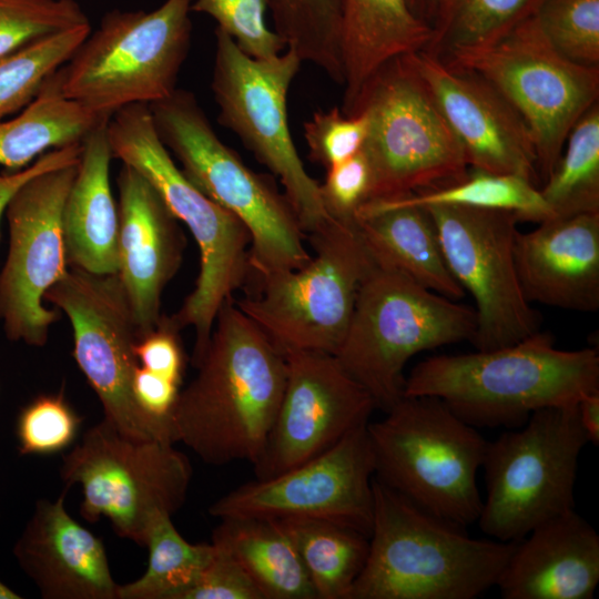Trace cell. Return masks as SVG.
I'll return each mask as SVG.
<instances>
[{
    "label": "cell",
    "mask_w": 599,
    "mask_h": 599,
    "mask_svg": "<svg viewBox=\"0 0 599 599\" xmlns=\"http://www.w3.org/2000/svg\"><path fill=\"white\" fill-rule=\"evenodd\" d=\"M197 374L181 389L174 443L209 465L261 457L286 382L284 354L235 304L220 308Z\"/></svg>",
    "instance_id": "1"
},
{
    "label": "cell",
    "mask_w": 599,
    "mask_h": 599,
    "mask_svg": "<svg viewBox=\"0 0 599 599\" xmlns=\"http://www.w3.org/2000/svg\"><path fill=\"white\" fill-rule=\"evenodd\" d=\"M596 390L597 348L559 349L539 331L495 349L428 357L406 376L404 396L440 398L476 428L512 429L538 409L576 405Z\"/></svg>",
    "instance_id": "2"
},
{
    "label": "cell",
    "mask_w": 599,
    "mask_h": 599,
    "mask_svg": "<svg viewBox=\"0 0 599 599\" xmlns=\"http://www.w3.org/2000/svg\"><path fill=\"white\" fill-rule=\"evenodd\" d=\"M368 554L351 599H474L496 586L515 548L470 537L373 479Z\"/></svg>",
    "instance_id": "3"
},
{
    "label": "cell",
    "mask_w": 599,
    "mask_h": 599,
    "mask_svg": "<svg viewBox=\"0 0 599 599\" xmlns=\"http://www.w3.org/2000/svg\"><path fill=\"white\" fill-rule=\"evenodd\" d=\"M113 158L143 175L172 214L189 229L200 252L193 291L171 315L182 331L195 333L192 364L201 361L222 305L251 271V235L243 222L204 194L182 172L160 140L149 104L125 106L108 120Z\"/></svg>",
    "instance_id": "4"
},
{
    "label": "cell",
    "mask_w": 599,
    "mask_h": 599,
    "mask_svg": "<svg viewBox=\"0 0 599 599\" xmlns=\"http://www.w3.org/2000/svg\"><path fill=\"white\" fill-rule=\"evenodd\" d=\"M149 106L160 140L186 177L247 227L250 265L261 280L311 260L306 234L285 194L221 141L192 92L176 89Z\"/></svg>",
    "instance_id": "5"
},
{
    "label": "cell",
    "mask_w": 599,
    "mask_h": 599,
    "mask_svg": "<svg viewBox=\"0 0 599 599\" xmlns=\"http://www.w3.org/2000/svg\"><path fill=\"white\" fill-rule=\"evenodd\" d=\"M385 413L367 423L375 478L438 518L464 528L476 522L488 441L437 397L404 396Z\"/></svg>",
    "instance_id": "6"
},
{
    "label": "cell",
    "mask_w": 599,
    "mask_h": 599,
    "mask_svg": "<svg viewBox=\"0 0 599 599\" xmlns=\"http://www.w3.org/2000/svg\"><path fill=\"white\" fill-rule=\"evenodd\" d=\"M192 1L106 12L55 72L61 93L103 119L171 95L190 50Z\"/></svg>",
    "instance_id": "7"
},
{
    "label": "cell",
    "mask_w": 599,
    "mask_h": 599,
    "mask_svg": "<svg viewBox=\"0 0 599 599\" xmlns=\"http://www.w3.org/2000/svg\"><path fill=\"white\" fill-rule=\"evenodd\" d=\"M473 307L407 275L375 264L362 283L335 354L345 370L387 412L404 397V368L416 354L473 339Z\"/></svg>",
    "instance_id": "8"
},
{
    "label": "cell",
    "mask_w": 599,
    "mask_h": 599,
    "mask_svg": "<svg viewBox=\"0 0 599 599\" xmlns=\"http://www.w3.org/2000/svg\"><path fill=\"white\" fill-rule=\"evenodd\" d=\"M357 112L368 119L363 148L373 177L368 202L405 197L468 174L464 151L409 54L378 69L346 115Z\"/></svg>",
    "instance_id": "9"
},
{
    "label": "cell",
    "mask_w": 599,
    "mask_h": 599,
    "mask_svg": "<svg viewBox=\"0 0 599 599\" xmlns=\"http://www.w3.org/2000/svg\"><path fill=\"white\" fill-rule=\"evenodd\" d=\"M577 405L538 409L521 427L487 443L486 497L477 520L486 535L519 541L575 509L578 460L589 444Z\"/></svg>",
    "instance_id": "10"
},
{
    "label": "cell",
    "mask_w": 599,
    "mask_h": 599,
    "mask_svg": "<svg viewBox=\"0 0 599 599\" xmlns=\"http://www.w3.org/2000/svg\"><path fill=\"white\" fill-rule=\"evenodd\" d=\"M439 58L451 68L478 74L515 108L531 133L538 176L544 181L560 159L573 125L598 103L599 67L582 65L559 53L535 14L487 45Z\"/></svg>",
    "instance_id": "11"
},
{
    "label": "cell",
    "mask_w": 599,
    "mask_h": 599,
    "mask_svg": "<svg viewBox=\"0 0 599 599\" xmlns=\"http://www.w3.org/2000/svg\"><path fill=\"white\" fill-rule=\"evenodd\" d=\"M309 242L314 255L304 266L263 278L257 295L235 304L283 354L335 355L375 262L356 223L331 220L309 234Z\"/></svg>",
    "instance_id": "12"
},
{
    "label": "cell",
    "mask_w": 599,
    "mask_h": 599,
    "mask_svg": "<svg viewBox=\"0 0 599 599\" xmlns=\"http://www.w3.org/2000/svg\"><path fill=\"white\" fill-rule=\"evenodd\" d=\"M214 34L211 89L219 123L280 180L304 233L319 231L333 219L323 206L319 183L296 151L287 120V94L302 60L290 48L273 58L254 59L221 29Z\"/></svg>",
    "instance_id": "13"
},
{
    "label": "cell",
    "mask_w": 599,
    "mask_h": 599,
    "mask_svg": "<svg viewBox=\"0 0 599 599\" xmlns=\"http://www.w3.org/2000/svg\"><path fill=\"white\" fill-rule=\"evenodd\" d=\"M192 474L174 444L125 437L104 419L84 433L60 468L67 489L81 487L85 520L104 517L118 536L140 546L158 514L172 516L183 506Z\"/></svg>",
    "instance_id": "14"
},
{
    "label": "cell",
    "mask_w": 599,
    "mask_h": 599,
    "mask_svg": "<svg viewBox=\"0 0 599 599\" xmlns=\"http://www.w3.org/2000/svg\"><path fill=\"white\" fill-rule=\"evenodd\" d=\"M44 300L70 319L73 357L100 399L103 419L125 437L169 443L133 394L141 334L118 274L69 267Z\"/></svg>",
    "instance_id": "15"
},
{
    "label": "cell",
    "mask_w": 599,
    "mask_h": 599,
    "mask_svg": "<svg viewBox=\"0 0 599 599\" xmlns=\"http://www.w3.org/2000/svg\"><path fill=\"white\" fill-rule=\"evenodd\" d=\"M78 163L33 175L6 207L9 248L0 272V323L12 342L41 347L59 318L43 301L69 268L62 212Z\"/></svg>",
    "instance_id": "16"
},
{
    "label": "cell",
    "mask_w": 599,
    "mask_h": 599,
    "mask_svg": "<svg viewBox=\"0 0 599 599\" xmlns=\"http://www.w3.org/2000/svg\"><path fill=\"white\" fill-rule=\"evenodd\" d=\"M438 233L447 266L475 301L477 351L515 344L539 332L540 317L525 298L515 266L518 216L510 211L433 205L425 207Z\"/></svg>",
    "instance_id": "17"
},
{
    "label": "cell",
    "mask_w": 599,
    "mask_h": 599,
    "mask_svg": "<svg viewBox=\"0 0 599 599\" xmlns=\"http://www.w3.org/2000/svg\"><path fill=\"white\" fill-rule=\"evenodd\" d=\"M374 477L375 459L365 424L324 453L288 470L234 488L215 500L209 512L219 519H323L369 537Z\"/></svg>",
    "instance_id": "18"
},
{
    "label": "cell",
    "mask_w": 599,
    "mask_h": 599,
    "mask_svg": "<svg viewBox=\"0 0 599 599\" xmlns=\"http://www.w3.org/2000/svg\"><path fill=\"white\" fill-rule=\"evenodd\" d=\"M286 382L282 400L258 460L257 479L288 470L334 446L368 423L376 408L369 393L323 352L284 353Z\"/></svg>",
    "instance_id": "19"
},
{
    "label": "cell",
    "mask_w": 599,
    "mask_h": 599,
    "mask_svg": "<svg viewBox=\"0 0 599 599\" xmlns=\"http://www.w3.org/2000/svg\"><path fill=\"white\" fill-rule=\"evenodd\" d=\"M409 58L458 140L468 166L536 183L539 176L531 133L496 88L426 50Z\"/></svg>",
    "instance_id": "20"
},
{
    "label": "cell",
    "mask_w": 599,
    "mask_h": 599,
    "mask_svg": "<svg viewBox=\"0 0 599 599\" xmlns=\"http://www.w3.org/2000/svg\"><path fill=\"white\" fill-rule=\"evenodd\" d=\"M116 185V274L143 336L162 317V294L182 264L186 241L179 220L136 170L122 164Z\"/></svg>",
    "instance_id": "21"
},
{
    "label": "cell",
    "mask_w": 599,
    "mask_h": 599,
    "mask_svg": "<svg viewBox=\"0 0 599 599\" xmlns=\"http://www.w3.org/2000/svg\"><path fill=\"white\" fill-rule=\"evenodd\" d=\"M39 499L13 546L21 570L44 599H118L104 545L77 522L64 506Z\"/></svg>",
    "instance_id": "22"
},
{
    "label": "cell",
    "mask_w": 599,
    "mask_h": 599,
    "mask_svg": "<svg viewBox=\"0 0 599 599\" xmlns=\"http://www.w3.org/2000/svg\"><path fill=\"white\" fill-rule=\"evenodd\" d=\"M514 258L525 298L578 312L599 308V212L552 217L516 234Z\"/></svg>",
    "instance_id": "23"
},
{
    "label": "cell",
    "mask_w": 599,
    "mask_h": 599,
    "mask_svg": "<svg viewBox=\"0 0 599 599\" xmlns=\"http://www.w3.org/2000/svg\"><path fill=\"white\" fill-rule=\"evenodd\" d=\"M599 582V535L576 510L516 541L498 579L504 599H591Z\"/></svg>",
    "instance_id": "24"
},
{
    "label": "cell",
    "mask_w": 599,
    "mask_h": 599,
    "mask_svg": "<svg viewBox=\"0 0 599 599\" xmlns=\"http://www.w3.org/2000/svg\"><path fill=\"white\" fill-rule=\"evenodd\" d=\"M108 120L101 121L81 142L77 173L62 212L69 267L93 274L118 271L119 214L110 182L113 155Z\"/></svg>",
    "instance_id": "25"
},
{
    "label": "cell",
    "mask_w": 599,
    "mask_h": 599,
    "mask_svg": "<svg viewBox=\"0 0 599 599\" xmlns=\"http://www.w3.org/2000/svg\"><path fill=\"white\" fill-rule=\"evenodd\" d=\"M356 227L375 264L457 301L465 291L450 273L429 212L414 205L364 204Z\"/></svg>",
    "instance_id": "26"
},
{
    "label": "cell",
    "mask_w": 599,
    "mask_h": 599,
    "mask_svg": "<svg viewBox=\"0 0 599 599\" xmlns=\"http://www.w3.org/2000/svg\"><path fill=\"white\" fill-rule=\"evenodd\" d=\"M432 41V30L412 13L406 0H344L342 111H349L382 65L427 50Z\"/></svg>",
    "instance_id": "27"
},
{
    "label": "cell",
    "mask_w": 599,
    "mask_h": 599,
    "mask_svg": "<svg viewBox=\"0 0 599 599\" xmlns=\"http://www.w3.org/2000/svg\"><path fill=\"white\" fill-rule=\"evenodd\" d=\"M212 542L244 568L264 599H316L294 544L275 519H220Z\"/></svg>",
    "instance_id": "28"
},
{
    "label": "cell",
    "mask_w": 599,
    "mask_h": 599,
    "mask_svg": "<svg viewBox=\"0 0 599 599\" xmlns=\"http://www.w3.org/2000/svg\"><path fill=\"white\" fill-rule=\"evenodd\" d=\"M103 120L67 99L53 73L17 116L0 121V165L23 170L51 150L81 143Z\"/></svg>",
    "instance_id": "29"
},
{
    "label": "cell",
    "mask_w": 599,
    "mask_h": 599,
    "mask_svg": "<svg viewBox=\"0 0 599 599\" xmlns=\"http://www.w3.org/2000/svg\"><path fill=\"white\" fill-rule=\"evenodd\" d=\"M275 520L294 544L316 599H351L367 558L368 536L323 519L285 517Z\"/></svg>",
    "instance_id": "30"
},
{
    "label": "cell",
    "mask_w": 599,
    "mask_h": 599,
    "mask_svg": "<svg viewBox=\"0 0 599 599\" xmlns=\"http://www.w3.org/2000/svg\"><path fill=\"white\" fill-rule=\"evenodd\" d=\"M171 515L158 514L148 529L145 572L134 581L119 585L118 599H182L209 564L213 546L191 544L172 522Z\"/></svg>",
    "instance_id": "31"
},
{
    "label": "cell",
    "mask_w": 599,
    "mask_h": 599,
    "mask_svg": "<svg viewBox=\"0 0 599 599\" xmlns=\"http://www.w3.org/2000/svg\"><path fill=\"white\" fill-rule=\"evenodd\" d=\"M378 205H457L514 212L519 221L541 223L555 217L540 190L514 175L471 169L465 179L405 197L368 202Z\"/></svg>",
    "instance_id": "32"
},
{
    "label": "cell",
    "mask_w": 599,
    "mask_h": 599,
    "mask_svg": "<svg viewBox=\"0 0 599 599\" xmlns=\"http://www.w3.org/2000/svg\"><path fill=\"white\" fill-rule=\"evenodd\" d=\"M343 9L344 0H268L274 31L286 48L341 85Z\"/></svg>",
    "instance_id": "33"
},
{
    "label": "cell",
    "mask_w": 599,
    "mask_h": 599,
    "mask_svg": "<svg viewBox=\"0 0 599 599\" xmlns=\"http://www.w3.org/2000/svg\"><path fill=\"white\" fill-rule=\"evenodd\" d=\"M551 174L540 190L555 217L599 212V104L573 125Z\"/></svg>",
    "instance_id": "34"
},
{
    "label": "cell",
    "mask_w": 599,
    "mask_h": 599,
    "mask_svg": "<svg viewBox=\"0 0 599 599\" xmlns=\"http://www.w3.org/2000/svg\"><path fill=\"white\" fill-rule=\"evenodd\" d=\"M90 31L79 26L0 55V121L24 109Z\"/></svg>",
    "instance_id": "35"
},
{
    "label": "cell",
    "mask_w": 599,
    "mask_h": 599,
    "mask_svg": "<svg viewBox=\"0 0 599 599\" xmlns=\"http://www.w3.org/2000/svg\"><path fill=\"white\" fill-rule=\"evenodd\" d=\"M544 0H460L437 44L438 57L487 45L534 16Z\"/></svg>",
    "instance_id": "36"
},
{
    "label": "cell",
    "mask_w": 599,
    "mask_h": 599,
    "mask_svg": "<svg viewBox=\"0 0 599 599\" xmlns=\"http://www.w3.org/2000/svg\"><path fill=\"white\" fill-rule=\"evenodd\" d=\"M89 23L77 0H0V55Z\"/></svg>",
    "instance_id": "37"
},
{
    "label": "cell",
    "mask_w": 599,
    "mask_h": 599,
    "mask_svg": "<svg viewBox=\"0 0 599 599\" xmlns=\"http://www.w3.org/2000/svg\"><path fill=\"white\" fill-rule=\"evenodd\" d=\"M535 16L559 53L599 67V0H544Z\"/></svg>",
    "instance_id": "38"
},
{
    "label": "cell",
    "mask_w": 599,
    "mask_h": 599,
    "mask_svg": "<svg viewBox=\"0 0 599 599\" xmlns=\"http://www.w3.org/2000/svg\"><path fill=\"white\" fill-rule=\"evenodd\" d=\"M192 12L215 20L237 47L254 59L278 55L285 43L266 23L268 0H193Z\"/></svg>",
    "instance_id": "39"
},
{
    "label": "cell",
    "mask_w": 599,
    "mask_h": 599,
    "mask_svg": "<svg viewBox=\"0 0 599 599\" xmlns=\"http://www.w3.org/2000/svg\"><path fill=\"white\" fill-rule=\"evenodd\" d=\"M80 417L62 394L39 395L18 415L16 434L21 455H50L74 439Z\"/></svg>",
    "instance_id": "40"
},
{
    "label": "cell",
    "mask_w": 599,
    "mask_h": 599,
    "mask_svg": "<svg viewBox=\"0 0 599 599\" xmlns=\"http://www.w3.org/2000/svg\"><path fill=\"white\" fill-rule=\"evenodd\" d=\"M367 134L365 113L346 115L337 106L318 110L304 123L309 159L325 170L359 153Z\"/></svg>",
    "instance_id": "41"
},
{
    "label": "cell",
    "mask_w": 599,
    "mask_h": 599,
    "mask_svg": "<svg viewBox=\"0 0 599 599\" xmlns=\"http://www.w3.org/2000/svg\"><path fill=\"white\" fill-rule=\"evenodd\" d=\"M372 170L363 150L356 155L326 170L319 194L331 219L355 223L359 209L369 201Z\"/></svg>",
    "instance_id": "42"
},
{
    "label": "cell",
    "mask_w": 599,
    "mask_h": 599,
    "mask_svg": "<svg viewBox=\"0 0 599 599\" xmlns=\"http://www.w3.org/2000/svg\"><path fill=\"white\" fill-rule=\"evenodd\" d=\"M211 544L209 564L182 599H264L244 568L226 550Z\"/></svg>",
    "instance_id": "43"
},
{
    "label": "cell",
    "mask_w": 599,
    "mask_h": 599,
    "mask_svg": "<svg viewBox=\"0 0 599 599\" xmlns=\"http://www.w3.org/2000/svg\"><path fill=\"white\" fill-rule=\"evenodd\" d=\"M80 153L81 143L72 144L42 154L23 170L0 173V223L9 200L26 181L40 172L79 162Z\"/></svg>",
    "instance_id": "44"
},
{
    "label": "cell",
    "mask_w": 599,
    "mask_h": 599,
    "mask_svg": "<svg viewBox=\"0 0 599 599\" xmlns=\"http://www.w3.org/2000/svg\"><path fill=\"white\" fill-rule=\"evenodd\" d=\"M460 0H406L412 13L433 32L432 51L444 34Z\"/></svg>",
    "instance_id": "45"
},
{
    "label": "cell",
    "mask_w": 599,
    "mask_h": 599,
    "mask_svg": "<svg viewBox=\"0 0 599 599\" xmlns=\"http://www.w3.org/2000/svg\"><path fill=\"white\" fill-rule=\"evenodd\" d=\"M580 425L587 436L588 443L599 445V390L582 397L578 403Z\"/></svg>",
    "instance_id": "46"
},
{
    "label": "cell",
    "mask_w": 599,
    "mask_h": 599,
    "mask_svg": "<svg viewBox=\"0 0 599 599\" xmlns=\"http://www.w3.org/2000/svg\"><path fill=\"white\" fill-rule=\"evenodd\" d=\"M0 599H21V596L0 580Z\"/></svg>",
    "instance_id": "47"
}]
</instances>
